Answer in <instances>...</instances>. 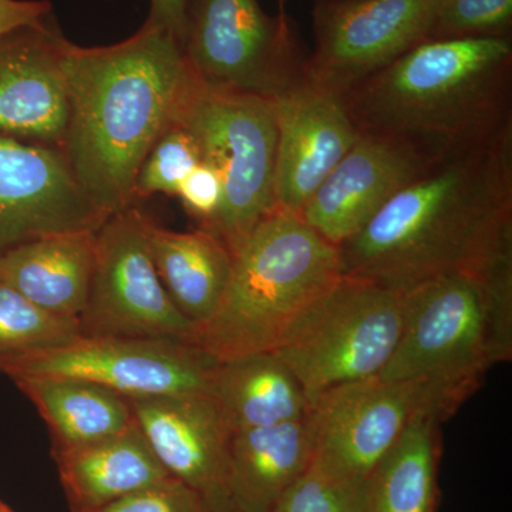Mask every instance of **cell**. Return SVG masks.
<instances>
[{"mask_svg": "<svg viewBox=\"0 0 512 512\" xmlns=\"http://www.w3.org/2000/svg\"><path fill=\"white\" fill-rule=\"evenodd\" d=\"M339 254L342 275L403 293L512 258V128L431 164Z\"/></svg>", "mask_w": 512, "mask_h": 512, "instance_id": "1", "label": "cell"}, {"mask_svg": "<svg viewBox=\"0 0 512 512\" xmlns=\"http://www.w3.org/2000/svg\"><path fill=\"white\" fill-rule=\"evenodd\" d=\"M59 55L69 101L60 150L87 198L111 217L133 207L141 164L195 77L181 43L147 23L106 47L60 36Z\"/></svg>", "mask_w": 512, "mask_h": 512, "instance_id": "2", "label": "cell"}, {"mask_svg": "<svg viewBox=\"0 0 512 512\" xmlns=\"http://www.w3.org/2000/svg\"><path fill=\"white\" fill-rule=\"evenodd\" d=\"M342 97L359 134L439 161L512 128L511 37L427 40Z\"/></svg>", "mask_w": 512, "mask_h": 512, "instance_id": "3", "label": "cell"}, {"mask_svg": "<svg viewBox=\"0 0 512 512\" xmlns=\"http://www.w3.org/2000/svg\"><path fill=\"white\" fill-rule=\"evenodd\" d=\"M404 293L402 335L379 377L420 383L443 423L493 367L511 360L512 258Z\"/></svg>", "mask_w": 512, "mask_h": 512, "instance_id": "4", "label": "cell"}, {"mask_svg": "<svg viewBox=\"0 0 512 512\" xmlns=\"http://www.w3.org/2000/svg\"><path fill=\"white\" fill-rule=\"evenodd\" d=\"M232 256L220 305L190 339L215 362L272 352L303 309L342 276L339 247L281 207Z\"/></svg>", "mask_w": 512, "mask_h": 512, "instance_id": "5", "label": "cell"}, {"mask_svg": "<svg viewBox=\"0 0 512 512\" xmlns=\"http://www.w3.org/2000/svg\"><path fill=\"white\" fill-rule=\"evenodd\" d=\"M406 318V293L342 275L303 309L272 350L309 403L339 384L379 376Z\"/></svg>", "mask_w": 512, "mask_h": 512, "instance_id": "6", "label": "cell"}, {"mask_svg": "<svg viewBox=\"0 0 512 512\" xmlns=\"http://www.w3.org/2000/svg\"><path fill=\"white\" fill-rule=\"evenodd\" d=\"M174 121L190 131L202 161L221 175L224 200L205 231L234 255L256 224L276 208L274 100L214 89L195 79Z\"/></svg>", "mask_w": 512, "mask_h": 512, "instance_id": "7", "label": "cell"}, {"mask_svg": "<svg viewBox=\"0 0 512 512\" xmlns=\"http://www.w3.org/2000/svg\"><path fill=\"white\" fill-rule=\"evenodd\" d=\"M183 52L195 79L214 89L274 100L306 82L308 56L291 23L258 0H190Z\"/></svg>", "mask_w": 512, "mask_h": 512, "instance_id": "8", "label": "cell"}, {"mask_svg": "<svg viewBox=\"0 0 512 512\" xmlns=\"http://www.w3.org/2000/svg\"><path fill=\"white\" fill-rule=\"evenodd\" d=\"M148 222L146 214L128 207L97 229L92 284L79 318L83 336L190 343L194 325L158 278L148 248Z\"/></svg>", "mask_w": 512, "mask_h": 512, "instance_id": "9", "label": "cell"}, {"mask_svg": "<svg viewBox=\"0 0 512 512\" xmlns=\"http://www.w3.org/2000/svg\"><path fill=\"white\" fill-rule=\"evenodd\" d=\"M215 360L174 339L83 336L0 365L9 379L25 376L86 380L136 397L208 393Z\"/></svg>", "mask_w": 512, "mask_h": 512, "instance_id": "10", "label": "cell"}, {"mask_svg": "<svg viewBox=\"0 0 512 512\" xmlns=\"http://www.w3.org/2000/svg\"><path fill=\"white\" fill-rule=\"evenodd\" d=\"M437 0H315L306 80L342 96L429 40Z\"/></svg>", "mask_w": 512, "mask_h": 512, "instance_id": "11", "label": "cell"}, {"mask_svg": "<svg viewBox=\"0 0 512 512\" xmlns=\"http://www.w3.org/2000/svg\"><path fill=\"white\" fill-rule=\"evenodd\" d=\"M419 413L433 416L420 383L373 376L330 387L309 407L312 463L340 476L369 480L377 463Z\"/></svg>", "mask_w": 512, "mask_h": 512, "instance_id": "12", "label": "cell"}, {"mask_svg": "<svg viewBox=\"0 0 512 512\" xmlns=\"http://www.w3.org/2000/svg\"><path fill=\"white\" fill-rule=\"evenodd\" d=\"M62 150L0 137V255L35 239L97 231L106 222Z\"/></svg>", "mask_w": 512, "mask_h": 512, "instance_id": "13", "label": "cell"}, {"mask_svg": "<svg viewBox=\"0 0 512 512\" xmlns=\"http://www.w3.org/2000/svg\"><path fill=\"white\" fill-rule=\"evenodd\" d=\"M433 163L396 138L359 134L349 153L303 207L301 217L339 247Z\"/></svg>", "mask_w": 512, "mask_h": 512, "instance_id": "14", "label": "cell"}, {"mask_svg": "<svg viewBox=\"0 0 512 512\" xmlns=\"http://www.w3.org/2000/svg\"><path fill=\"white\" fill-rule=\"evenodd\" d=\"M276 207L301 214L359 138L340 94L303 82L274 99Z\"/></svg>", "mask_w": 512, "mask_h": 512, "instance_id": "15", "label": "cell"}, {"mask_svg": "<svg viewBox=\"0 0 512 512\" xmlns=\"http://www.w3.org/2000/svg\"><path fill=\"white\" fill-rule=\"evenodd\" d=\"M128 400L138 429L171 477L200 494L205 508L229 500L228 453L234 431L210 394Z\"/></svg>", "mask_w": 512, "mask_h": 512, "instance_id": "16", "label": "cell"}, {"mask_svg": "<svg viewBox=\"0 0 512 512\" xmlns=\"http://www.w3.org/2000/svg\"><path fill=\"white\" fill-rule=\"evenodd\" d=\"M49 20L0 37V137L62 148L69 101Z\"/></svg>", "mask_w": 512, "mask_h": 512, "instance_id": "17", "label": "cell"}, {"mask_svg": "<svg viewBox=\"0 0 512 512\" xmlns=\"http://www.w3.org/2000/svg\"><path fill=\"white\" fill-rule=\"evenodd\" d=\"M97 231L35 239L0 255V284L59 318L79 322L92 284Z\"/></svg>", "mask_w": 512, "mask_h": 512, "instance_id": "18", "label": "cell"}, {"mask_svg": "<svg viewBox=\"0 0 512 512\" xmlns=\"http://www.w3.org/2000/svg\"><path fill=\"white\" fill-rule=\"evenodd\" d=\"M313 433L309 416L232 433L229 443V500L245 512H269L311 466Z\"/></svg>", "mask_w": 512, "mask_h": 512, "instance_id": "19", "label": "cell"}, {"mask_svg": "<svg viewBox=\"0 0 512 512\" xmlns=\"http://www.w3.org/2000/svg\"><path fill=\"white\" fill-rule=\"evenodd\" d=\"M52 454L70 512L103 507L173 478L137 423L116 436Z\"/></svg>", "mask_w": 512, "mask_h": 512, "instance_id": "20", "label": "cell"}, {"mask_svg": "<svg viewBox=\"0 0 512 512\" xmlns=\"http://www.w3.org/2000/svg\"><path fill=\"white\" fill-rule=\"evenodd\" d=\"M147 235L158 278L178 311L194 328L210 319L231 278L234 256L227 245L205 229L171 231L151 218Z\"/></svg>", "mask_w": 512, "mask_h": 512, "instance_id": "21", "label": "cell"}, {"mask_svg": "<svg viewBox=\"0 0 512 512\" xmlns=\"http://www.w3.org/2000/svg\"><path fill=\"white\" fill-rule=\"evenodd\" d=\"M208 394L232 431L303 419L311 407L301 383L274 352L215 363Z\"/></svg>", "mask_w": 512, "mask_h": 512, "instance_id": "22", "label": "cell"}, {"mask_svg": "<svg viewBox=\"0 0 512 512\" xmlns=\"http://www.w3.org/2000/svg\"><path fill=\"white\" fill-rule=\"evenodd\" d=\"M13 382L45 420L52 451L86 446L136 426L130 400L100 384L53 376Z\"/></svg>", "mask_w": 512, "mask_h": 512, "instance_id": "23", "label": "cell"}, {"mask_svg": "<svg viewBox=\"0 0 512 512\" xmlns=\"http://www.w3.org/2000/svg\"><path fill=\"white\" fill-rule=\"evenodd\" d=\"M440 421L414 416L370 474V512H437Z\"/></svg>", "mask_w": 512, "mask_h": 512, "instance_id": "24", "label": "cell"}, {"mask_svg": "<svg viewBox=\"0 0 512 512\" xmlns=\"http://www.w3.org/2000/svg\"><path fill=\"white\" fill-rule=\"evenodd\" d=\"M79 322L37 308L9 286L0 284V365L79 338Z\"/></svg>", "mask_w": 512, "mask_h": 512, "instance_id": "25", "label": "cell"}, {"mask_svg": "<svg viewBox=\"0 0 512 512\" xmlns=\"http://www.w3.org/2000/svg\"><path fill=\"white\" fill-rule=\"evenodd\" d=\"M367 481L311 463L269 512H370Z\"/></svg>", "mask_w": 512, "mask_h": 512, "instance_id": "26", "label": "cell"}, {"mask_svg": "<svg viewBox=\"0 0 512 512\" xmlns=\"http://www.w3.org/2000/svg\"><path fill=\"white\" fill-rule=\"evenodd\" d=\"M202 163L200 148L190 131L173 121L141 164L134 187V197L154 194L177 195L178 188L191 171Z\"/></svg>", "mask_w": 512, "mask_h": 512, "instance_id": "27", "label": "cell"}, {"mask_svg": "<svg viewBox=\"0 0 512 512\" xmlns=\"http://www.w3.org/2000/svg\"><path fill=\"white\" fill-rule=\"evenodd\" d=\"M512 0H437L429 40L510 37Z\"/></svg>", "mask_w": 512, "mask_h": 512, "instance_id": "28", "label": "cell"}, {"mask_svg": "<svg viewBox=\"0 0 512 512\" xmlns=\"http://www.w3.org/2000/svg\"><path fill=\"white\" fill-rule=\"evenodd\" d=\"M79 512H207V508L200 494L181 481L168 478L103 507Z\"/></svg>", "mask_w": 512, "mask_h": 512, "instance_id": "29", "label": "cell"}, {"mask_svg": "<svg viewBox=\"0 0 512 512\" xmlns=\"http://www.w3.org/2000/svg\"><path fill=\"white\" fill-rule=\"evenodd\" d=\"M185 211L197 220L201 229H208L217 218L224 200V184L212 165L198 164L177 191Z\"/></svg>", "mask_w": 512, "mask_h": 512, "instance_id": "30", "label": "cell"}, {"mask_svg": "<svg viewBox=\"0 0 512 512\" xmlns=\"http://www.w3.org/2000/svg\"><path fill=\"white\" fill-rule=\"evenodd\" d=\"M52 6L46 0H0V37L46 22Z\"/></svg>", "mask_w": 512, "mask_h": 512, "instance_id": "31", "label": "cell"}, {"mask_svg": "<svg viewBox=\"0 0 512 512\" xmlns=\"http://www.w3.org/2000/svg\"><path fill=\"white\" fill-rule=\"evenodd\" d=\"M188 3L190 0H150L147 25L165 30L183 46Z\"/></svg>", "mask_w": 512, "mask_h": 512, "instance_id": "32", "label": "cell"}, {"mask_svg": "<svg viewBox=\"0 0 512 512\" xmlns=\"http://www.w3.org/2000/svg\"><path fill=\"white\" fill-rule=\"evenodd\" d=\"M207 512H245L237 505L232 504L231 500L224 501V503L214 505V507H208Z\"/></svg>", "mask_w": 512, "mask_h": 512, "instance_id": "33", "label": "cell"}, {"mask_svg": "<svg viewBox=\"0 0 512 512\" xmlns=\"http://www.w3.org/2000/svg\"><path fill=\"white\" fill-rule=\"evenodd\" d=\"M0 512H15L12 508L8 507L3 501H0Z\"/></svg>", "mask_w": 512, "mask_h": 512, "instance_id": "34", "label": "cell"}, {"mask_svg": "<svg viewBox=\"0 0 512 512\" xmlns=\"http://www.w3.org/2000/svg\"><path fill=\"white\" fill-rule=\"evenodd\" d=\"M279 3H281V15H285V10H284L285 0H279Z\"/></svg>", "mask_w": 512, "mask_h": 512, "instance_id": "35", "label": "cell"}]
</instances>
